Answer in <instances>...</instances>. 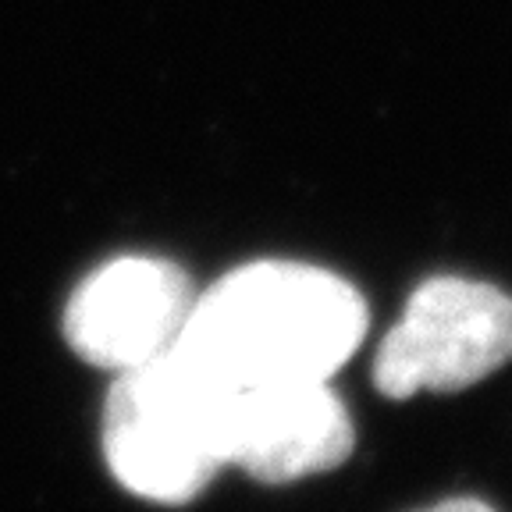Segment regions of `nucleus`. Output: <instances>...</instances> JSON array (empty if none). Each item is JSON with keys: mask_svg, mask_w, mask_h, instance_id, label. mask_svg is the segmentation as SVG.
I'll return each mask as SVG.
<instances>
[{"mask_svg": "<svg viewBox=\"0 0 512 512\" xmlns=\"http://www.w3.org/2000/svg\"><path fill=\"white\" fill-rule=\"evenodd\" d=\"M512 360V296L470 278H427L374 356L388 399L463 392Z\"/></svg>", "mask_w": 512, "mask_h": 512, "instance_id": "3", "label": "nucleus"}, {"mask_svg": "<svg viewBox=\"0 0 512 512\" xmlns=\"http://www.w3.org/2000/svg\"><path fill=\"white\" fill-rule=\"evenodd\" d=\"M420 512H495V509L488 502H480V498H448V502H438Z\"/></svg>", "mask_w": 512, "mask_h": 512, "instance_id": "6", "label": "nucleus"}, {"mask_svg": "<svg viewBox=\"0 0 512 512\" xmlns=\"http://www.w3.org/2000/svg\"><path fill=\"white\" fill-rule=\"evenodd\" d=\"M356 427L328 381L232 388L224 413V466L264 484L328 473L352 456Z\"/></svg>", "mask_w": 512, "mask_h": 512, "instance_id": "5", "label": "nucleus"}, {"mask_svg": "<svg viewBox=\"0 0 512 512\" xmlns=\"http://www.w3.org/2000/svg\"><path fill=\"white\" fill-rule=\"evenodd\" d=\"M196 288L160 256H118L96 267L64 306V338L100 370H136L182 338Z\"/></svg>", "mask_w": 512, "mask_h": 512, "instance_id": "4", "label": "nucleus"}, {"mask_svg": "<svg viewBox=\"0 0 512 512\" xmlns=\"http://www.w3.org/2000/svg\"><path fill=\"white\" fill-rule=\"evenodd\" d=\"M367 320V299L335 271L256 260L196 296L175 345L228 388L328 381Z\"/></svg>", "mask_w": 512, "mask_h": 512, "instance_id": "1", "label": "nucleus"}, {"mask_svg": "<svg viewBox=\"0 0 512 512\" xmlns=\"http://www.w3.org/2000/svg\"><path fill=\"white\" fill-rule=\"evenodd\" d=\"M232 388L189 352L114 377L104 402V456L114 480L139 498L185 505L224 466V413Z\"/></svg>", "mask_w": 512, "mask_h": 512, "instance_id": "2", "label": "nucleus"}]
</instances>
